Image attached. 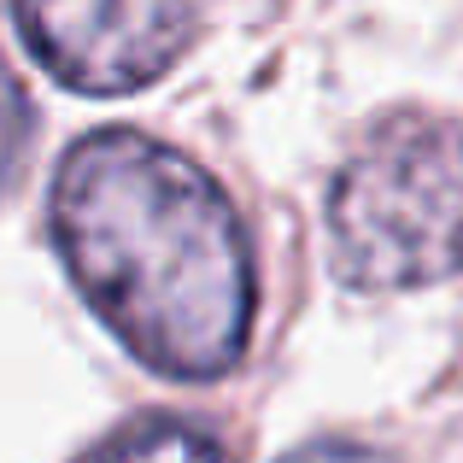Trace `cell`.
<instances>
[{"mask_svg": "<svg viewBox=\"0 0 463 463\" xmlns=\"http://www.w3.org/2000/svg\"><path fill=\"white\" fill-rule=\"evenodd\" d=\"M53 235L82 299L147 370L217 382L252 328V252L229 194L188 153L141 129H100L65 153Z\"/></svg>", "mask_w": 463, "mask_h": 463, "instance_id": "cell-1", "label": "cell"}, {"mask_svg": "<svg viewBox=\"0 0 463 463\" xmlns=\"http://www.w3.org/2000/svg\"><path fill=\"white\" fill-rule=\"evenodd\" d=\"M335 276L346 288H429L463 276V124L393 118L328 194Z\"/></svg>", "mask_w": 463, "mask_h": 463, "instance_id": "cell-2", "label": "cell"}, {"mask_svg": "<svg viewBox=\"0 0 463 463\" xmlns=\"http://www.w3.org/2000/svg\"><path fill=\"white\" fill-rule=\"evenodd\" d=\"M30 53L77 94H129L176 65L194 0H12Z\"/></svg>", "mask_w": 463, "mask_h": 463, "instance_id": "cell-3", "label": "cell"}, {"mask_svg": "<svg viewBox=\"0 0 463 463\" xmlns=\"http://www.w3.org/2000/svg\"><path fill=\"white\" fill-rule=\"evenodd\" d=\"M89 463H229V458H223V446H217L212 434L158 417V422H141V429L106 440Z\"/></svg>", "mask_w": 463, "mask_h": 463, "instance_id": "cell-4", "label": "cell"}, {"mask_svg": "<svg viewBox=\"0 0 463 463\" xmlns=\"http://www.w3.org/2000/svg\"><path fill=\"white\" fill-rule=\"evenodd\" d=\"M30 136H35V112H30V94L18 89L12 65L0 59V188L18 176L24 153H30Z\"/></svg>", "mask_w": 463, "mask_h": 463, "instance_id": "cell-5", "label": "cell"}, {"mask_svg": "<svg viewBox=\"0 0 463 463\" xmlns=\"http://www.w3.org/2000/svg\"><path fill=\"white\" fill-rule=\"evenodd\" d=\"M282 463H393L382 452H370V446H352V440H317V446H299L294 458Z\"/></svg>", "mask_w": 463, "mask_h": 463, "instance_id": "cell-6", "label": "cell"}]
</instances>
